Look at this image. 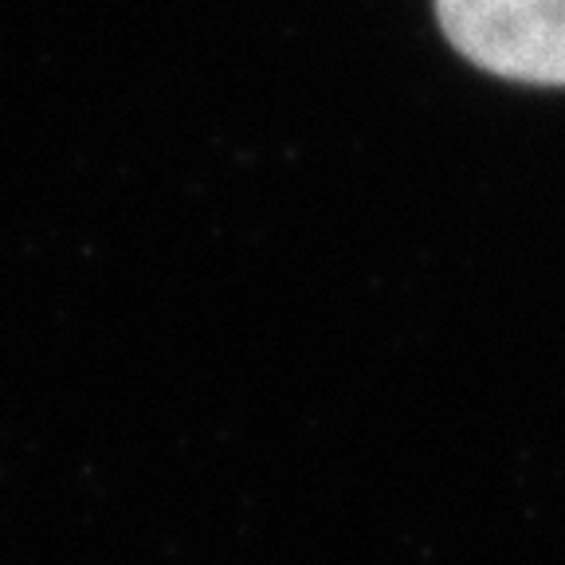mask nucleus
<instances>
[{
  "mask_svg": "<svg viewBox=\"0 0 565 565\" xmlns=\"http://www.w3.org/2000/svg\"><path fill=\"white\" fill-rule=\"evenodd\" d=\"M444 35L476 67L565 87V0H436Z\"/></svg>",
  "mask_w": 565,
  "mask_h": 565,
  "instance_id": "nucleus-1",
  "label": "nucleus"
}]
</instances>
